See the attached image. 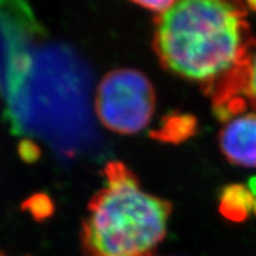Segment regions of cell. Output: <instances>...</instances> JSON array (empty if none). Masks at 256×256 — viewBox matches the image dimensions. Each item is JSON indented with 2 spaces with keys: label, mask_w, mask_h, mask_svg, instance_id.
<instances>
[{
  "label": "cell",
  "mask_w": 256,
  "mask_h": 256,
  "mask_svg": "<svg viewBox=\"0 0 256 256\" xmlns=\"http://www.w3.org/2000/svg\"><path fill=\"white\" fill-rule=\"evenodd\" d=\"M241 0H179L156 17L153 49L165 69L200 83L214 84L255 46Z\"/></svg>",
  "instance_id": "obj_1"
},
{
  "label": "cell",
  "mask_w": 256,
  "mask_h": 256,
  "mask_svg": "<svg viewBox=\"0 0 256 256\" xmlns=\"http://www.w3.org/2000/svg\"><path fill=\"white\" fill-rule=\"evenodd\" d=\"M104 177V186L89 202L82 223L83 256H153L168 232L171 203L142 190L120 162H108Z\"/></svg>",
  "instance_id": "obj_2"
},
{
  "label": "cell",
  "mask_w": 256,
  "mask_h": 256,
  "mask_svg": "<svg viewBox=\"0 0 256 256\" xmlns=\"http://www.w3.org/2000/svg\"><path fill=\"white\" fill-rule=\"evenodd\" d=\"M154 108V87L136 69H116L108 72L96 89V115L115 133L140 132L150 124Z\"/></svg>",
  "instance_id": "obj_3"
},
{
  "label": "cell",
  "mask_w": 256,
  "mask_h": 256,
  "mask_svg": "<svg viewBox=\"0 0 256 256\" xmlns=\"http://www.w3.org/2000/svg\"><path fill=\"white\" fill-rule=\"evenodd\" d=\"M44 34L24 0H0V76L5 90L24 75L31 48Z\"/></svg>",
  "instance_id": "obj_4"
},
{
  "label": "cell",
  "mask_w": 256,
  "mask_h": 256,
  "mask_svg": "<svg viewBox=\"0 0 256 256\" xmlns=\"http://www.w3.org/2000/svg\"><path fill=\"white\" fill-rule=\"evenodd\" d=\"M220 148L230 162L256 168V114L236 118L220 133Z\"/></svg>",
  "instance_id": "obj_5"
},
{
  "label": "cell",
  "mask_w": 256,
  "mask_h": 256,
  "mask_svg": "<svg viewBox=\"0 0 256 256\" xmlns=\"http://www.w3.org/2000/svg\"><path fill=\"white\" fill-rule=\"evenodd\" d=\"M254 200V194L248 186L232 184L220 191L218 210L220 215L232 222H244L252 211Z\"/></svg>",
  "instance_id": "obj_6"
},
{
  "label": "cell",
  "mask_w": 256,
  "mask_h": 256,
  "mask_svg": "<svg viewBox=\"0 0 256 256\" xmlns=\"http://www.w3.org/2000/svg\"><path fill=\"white\" fill-rule=\"evenodd\" d=\"M198 122L192 114L170 113L162 119L159 127L150 133L156 142L180 144L186 142L197 133Z\"/></svg>",
  "instance_id": "obj_7"
},
{
  "label": "cell",
  "mask_w": 256,
  "mask_h": 256,
  "mask_svg": "<svg viewBox=\"0 0 256 256\" xmlns=\"http://www.w3.org/2000/svg\"><path fill=\"white\" fill-rule=\"evenodd\" d=\"M23 210L28 211L37 220H43L52 215L55 206L52 200L46 194H36L24 202Z\"/></svg>",
  "instance_id": "obj_8"
},
{
  "label": "cell",
  "mask_w": 256,
  "mask_h": 256,
  "mask_svg": "<svg viewBox=\"0 0 256 256\" xmlns=\"http://www.w3.org/2000/svg\"><path fill=\"white\" fill-rule=\"evenodd\" d=\"M18 152L20 158L26 162H34L40 158V148L32 140L25 139L19 142Z\"/></svg>",
  "instance_id": "obj_9"
},
{
  "label": "cell",
  "mask_w": 256,
  "mask_h": 256,
  "mask_svg": "<svg viewBox=\"0 0 256 256\" xmlns=\"http://www.w3.org/2000/svg\"><path fill=\"white\" fill-rule=\"evenodd\" d=\"M130 2H136V4L142 6L147 10L164 14L177 2V0H130Z\"/></svg>",
  "instance_id": "obj_10"
},
{
  "label": "cell",
  "mask_w": 256,
  "mask_h": 256,
  "mask_svg": "<svg viewBox=\"0 0 256 256\" xmlns=\"http://www.w3.org/2000/svg\"><path fill=\"white\" fill-rule=\"evenodd\" d=\"M248 98L250 107L256 110V56L250 60L248 72Z\"/></svg>",
  "instance_id": "obj_11"
},
{
  "label": "cell",
  "mask_w": 256,
  "mask_h": 256,
  "mask_svg": "<svg viewBox=\"0 0 256 256\" xmlns=\"http://www.w3.org/2000/svg\"><path fill=\"white\" fill-rule=\"evenodd\" d=\"M248 188L250 190L252 194H254V197H256V177H252L249 179Z\"/></svg>",
  "instance_id": "obj_12"
},
{
  "label": "cell",
  "mask_w": 256,
  "mask_h": 256,
  "mask_svg": "<svg viewBox=\"0 0 256 256\" xmlns=\"http://www.w3.org/2000/svg\"><path fill=\"white\" fill-rule=\"evenodd\" d=\"M244 2L247 4V8L249 10L256 12V0H244Z\"/></svg>",
  "instance_id": "obj_13"
},
{
  "label": "cell",
  "mask_w": 256,
  "mask_h": 256,
  "mask_svg": "<svg viewBox=\"0 0 256 256\" xmlns=\"http://www.w3.org/2000/svg\"><path fill=\"white\" fill-rule=\"evenodd\" d=\"M252 212H254V215L256 216V197H255V200H254V208H252Z\"/></svg>",
  "instance_id": "obj_14"
},
{
  "label": "cell",
  "mask_w": 256,
  "mask_h": 256,
  "mask_svg": "<svg viewBox=\"0 0 256 256\" xmlns=\"http://www.w3.org/2000/svg\"><path fill=\"white\" fill-rule=\"evenodd\" d=\"M0 256H8V254H5L4 252H0Z\"/></svg>",
  "instance_id": "obj_15"
}]
</instances>
